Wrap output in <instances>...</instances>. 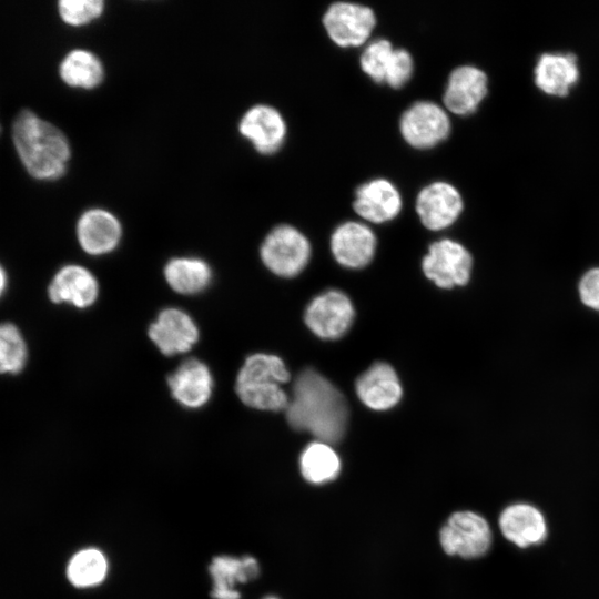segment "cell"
I'll return each mask as SVG.
<instances>
[{"mask_svg":"<svg viewBox=\"0 0 599 599\" xmlns=\"http://www.w3.org/2000/svg\"><path fill=\"white\" fill-rule=\"evenodd\" d=\"M285 412L294 429L308 432L317 440L329 445L344 437L349 416L343 394L311 368L296 377Z\"/></svg>","mask_w":599,"mask_h":599,"instance_id":"1","label":"cell"},{"mask_svg":"<svg viewBox=\"0 0 599 599\" xmlns=\"http://www.w3.org/2000/svg\"><path fill=\"white\" fill-rule=\"evenodd\" d=\"M11 134L17 154L31 177L50 182L64 176L71 146L57 125L26 109L14 118Z\"/></svg>","mask_w":599,"mask_h":599,"instance_id":"2","label":"cell"},{"mask_svg":"<svg viewBox=\"0 0 599 599\" xmlns=\"http://www.w3.org/2000/svg\"><path fill=\"white\" fill-rule=\"evenodd\" d=\"M290 380L284 362L276 355H250L236 377L235 390L248 407L280 412L287 407L288 396L282 385Z\"/></svg>","mask_w":599,"mask_h":599,"instance_id":"3","label":"cell"},{"mask_svg":"<svg viewBox=\"0 0 599 599\" xmlns=\"http://www.w3.org/2000/svg\"><path fill=\"white\" fill-rule=\"evenodd\" d=\"M260 254L264 265L275 275L293 277L307 265L311 244L306 236L288 224L272 229L265 236Z\"/></svg>","mask_w":599,"mask_h":599,"instance_id":"4","label":"cell"},{"mask_svg":"<svg viewBox=\"0 0 599 599\" xmlns=\"http://www.w3.org/2000/svg\"><path fill=\"white\" fill-rule=\"evenodd\" d=\"M448 555L463 558L484 556L491 546L493 535L487 520L473 511H457L443 526L439 535Z\"/></svg>","mask_w":599,"mask_h":599,"instance_id":"5","label":"cell"},{"mask_svg":"<svg viewBox=\"0 0 599 599\" xmlns=\"http://www.w3.org/2000/svg\"><path fill=\"white\" fill-rule=\"evenodd\" d=\"M427 278L441 288L466 285L470 278L473 257L460 243L443 238L432 243L422 263Z\"/></svg>","mask_w":599,"mask_h":599,"instance_id":"6","label":"cell"},{"mask_svg":"<svg viewBox=\"0 0 599 599\" xmlns=\"http://www.w3.org/2000/svg\"><path fill=\"white\" fill-rule=\"evenodd\" d=\"M399 131L410 146L426 150L448 138L450 120L447 112L438 104L418 101L400 116Z\"/></svg>","mask_w":599,"mask_h":599,"instance_id":"7","label":"cell"},{"mask_svg":"<svg viewBox=\"0 0 599 599\" xmlns=\"http://www.w3.org/2000/svg\"><path fill=\"white\" fill-rule=\"evenodd\" d=\"M354 306L346 294L337 290L326 291L307 305L304 321L319 338H341L354 321Z\"/></svg>","mask_w":599,"mask_h":599,"instance_id":"8","label":"cell"},{"mask_svg":"<svg viewBox=\"0 0 599 599\" xmlns=\"http://www.w3.org/2000/svg\"><path fill=\"white\" fill-rule=\"evenodd\" d=\"M323 24L331 40L338 47H359L372 34L376 16L366 6L338 1L328 7Z\"/></svg>","mask_w":599,"mask_h":599,"instance_id":"9","label":"cell"},{"mask_svg":"<svg viewBox=\"0 0 599 599\" xmlns=\"http://www.w3.org/2000/svg\"><path fill=\"white\" fill-rule=\"evenodd\" d=\"M237 130L262 155H272L280 151L287 134L286 122L281 112L262 103L250 106L242 114Z\"/></svg>","mask_w":599,"mask_h":599,"instance_id":"10","label":"cell"},{"mask_svg":"<svg viewBox=\"0 0 599 599\" xmlns=\"http://www.w3.org/2000/svg\"><path fill=\"white\" fill-rule=\"evenodd\" d=\"M464 201L459 191L443 181L433 182L420 190L416 212L423 225L432 231L450 226L460 215Z\"/></svg>","mask_w":599,"mask_h":599,"instance_id":"11","label":"cell"},{"mask_svg":"<svg viewBox=\"0 0 599 599\" xmlns=\"http://www.w3.org/2000/svg\"><path fill=\"white\" fill-rule=\"evenodd\" d=\"M75 231L81 248L94 256L114 251L122 237L120 220L103 207L85 210L78 219Z\"/></svg>","mask_w":599,"mask_h":599,"instance_id":"12","label":"cell"},{"mask_svg":"<svg viewBox=\"0 0 599 599\" xmlns=\"http://www.w3.org/2000/svg\"><path fill=\"white\" fill-rule=\"evenodd\" d=\"M498 525L504 537L519 548L538 546L548 535L545 515L528 502L507 506L499 516Z\"/></svg>","mask_w":599,"mask_h":599,"instance_id":"13","label":"cell"},{"mask_svg":"<svg viewBox=\"0 0 599 599\" xmlns=\"http://www.w3.org/2000/svg\"><path fill=\"white\" fill-rule=\"evenodd\" d=\"M488 91L486 73L474 65H460L454 69L444 91L445 108L457 115L474 113Z\"/></svg>","mask_w":599,"mask_h":599,"instance_id":"14","label":"cell"},{"mask_svg":"<svg viewBox=\"0 0 599 599\" xmlns=\"http://www.w3.org/2000/svg\"><path fill=\"white\" fill-rule=\"evenodd\" d=\"M149 337L162 354L171 356L189 352L199 339V329L189 314L171 307L150 325Z\"/></svg>","mask_w":599,"mask_h":599,"instance_id":"15","label":"cell"},{"mask_svg":"<svg viewBox=\"0 0 599 599\" xmlns=\"http://www.w3.org/2000/svg\"><path fill=\"white\" fill-rule=\"evenodd\" d=\"M374 232L364 223L348 221L338 225L331 237L335 260L348 268H362L369 264L376 251Z\"/></svg>","mask_w":599,"mask_h":599,"instance_id":"16","label":"cell"},{"mask_svg":"<svg viewBox=\"0 0 599 599\" xmlns=\"http://www.w3.org/2000/svg\"><path fill=\"white\" fill-rule=\"evenodd\" d=\"M355 390L361 402L373 410L393 408L403 395L395 369L383 362L373 364L357 378Z\"/></svg>","mask_w":599,"mask_h":599,"instance_id":"17","label":"cell"},{"mask_svg":"<svg viewBox=\"0 0 599 599\" xmlns=\"http://www.w3.org/2000/svg\"><path fill=\"white\" fill-rule=\"evenodd\" d=\"M402 206L399 191L386 179H374L358 186L353 202L355 212L372 223L394 220Z\"/></svg>","mask_w":599,"mask_h":599,"instance_id":"18","label":"cell"},{"mask_svg":"<svg viewBox=\"0 0 599 599\" xmlns=\"http://www.w3.org/2000/svg\"><path fill=\"white\" fill-rule=\"evenodd\" d=\"M172 396L184 407L200 408L212 394L213 378L209 367L201 361H184L169 378Z\"/></svg>","mask_w":599,"mask_h":599,"instance_id":"19","label":"cell"},{"mask_svg":"<svg viewBox=\"0 0 599 599\" xmlns=\"http://www.w3.org/2000/svg\"><path fill=\"white\" fill-rule=\"evenodd\" d=\"M98 294L95 277L80 265L63 266L49 286V297L52 302H65L80 308L91 306Z\"/></svg>","mask_w":599,"mask_h":599,"instance_id":"20","label":"cell"},{"mask_svg":"<svg viewBox=\"0 0 599 599\" xmlns=\"http://www.w3.org/2000/svg\"><path fill=\"white\" fill-rule=\"evenodd\" d=\"M535 83L551 97H565L579 79V67L572 53H544L538 59Z\"/></svg>","mask_w":599,"mask_h":599,"instance_id":"21","label":"cell"},{"mask_svg":"<svg viewBox=\"0 0 599 599\" xmlns=\"http://www.w3.org/2000/svg\"><path fill=\"white\" fill-rule=\"evenodd\" d=\"M209 571L213 580L211 596L214 599H240L235 586L256 578L260 567L251 556L238 558L225 555L215 557Z\"/></svg>","mask_w":599,"mask_h":599,"instance_id":"22","label":"cell"},{"mask_svg":"<svg viewBox=\"0 0 599 599\" xmlns=\"http://www.w3.org/2000/svg\"><path fill=\"white\" fill-rule=\"evenodd\" d=\"M59 77L70 88L93 90L102 84L105 69L94 52L77 48L69 51L61 60Z\"/></svg>","mask_w":599,"mask_h":599,"instance_id":"23","label":"cell"},{"mask_svg":"<svg viewBox=\"0 0 599 599\" xmlns=\"http://www.w3.org/2000/svg\"><path fill=\"white\" fill-rule=\"evenodd\" d=\"M164 276L173 291L184 295L204 291L212 280L206 262L197 257H175L164 267Z\"/></svg>","mask_w":599,"mask_h":599,"instance_id":"24","label":"cell"},{"mask_svg":"<svg viewBox=\"0 0 599 599\" xmlns=\"http://www.w3.org/2000/svg\"><path fill=\"white\" fill-rule=\"evenodd\" d=\"M301 473L312 484H324L335 479L341 471V459L329 444L311 443L300 458Z\"/></svg>","mask_w":599,"mask_h":599,"instance_id":"25","label":"cell"},{"mask_svg":"<svg viewBox=\"0 0 599 599\" xmlns=\"http://www.w3.org/2000/svg\"><path fill=\"white\" fill-rule=\"evenodd\" d=\"M108 573V560L97 548H85L75 552L68 562L67 577L78 588L100 585Z\"/></svg>","mask_w":599,"mask_h":599,"instance_id":"26","label":"cell"},{"mask_svg":"<svg viewBox=\"0 0 599 599\" xmlns=\"http://www.w3.org/2000/svg\"><path fill=\"white\" fill-rule=\"evenodd\" d=\"M26 359L27 347L19 329L10 323L0 324V374L19 373Z\"/></svg>","mask_w":599,"mask_h":599,"instance_id":"27","label":"cell"},{"mask_svg":"<svg viewBox=\"0 0 599 599\" xmlns=\"http://www.w3.org/2000/svg\"><path fill=\"white\" fill-rule=\"evenodd\" d=\"M105 10L103 0H61L58 13L70 27H84L98 20Z\"/></svg>","mask_w":599,"mask_h":599,"instance_id":"28","label":"cell"},{"mask_svg":"<svg viewBox=\"0 0 599 599\" xmlns=\"http://www.w3.org/2000/svg\"><path fill=\"white\" fill-rule=\"evenodd\" d=\"M394 50L392 43L386 39H378L367 44L359 59L363 72L376 83H385Z\"/></svg>","mask_w":599,"mask_h":599,"instance_id":"29","label":"cell"},{"mask_svg":"<svg viewBox=\"0 0 599 599\" xmlns=\"http://www.w3.org/2000/svg\"><path fill=\"white\" fill-rule=\"evenodd\" d=\"M414 62L410 53L405 49H395L388 64L385 83L390 88H402L410 78Z\"/></svg>","mask_w":599,"mask_h":599,"instance_id":"30","label":"cell"},{"mask_svg":"<svg viewBox=\"0 0 599 599\" xmlns=\"http://www.w3.org/2000/svg\"><path fill=\"white\" fill-rule=\"evenodd\" d=\"M577 290L580 302L599 312V266L591 267L581 275Z\"/></svg>","mask_w":599,"mask_h":599,"instance_id":"31","label":"cell"},{"mask_svg":"<svg viewBox=\"0 0 599 599\" xmlns=\"http://www.w3.org/2000/svg\"><path fill=\"white\" fill-rule=\"evenodd\" d=\"M6 284H7L6 272L2 268V266L0 265V296L2 295V293H3L4 288H6Z\"/></svg>","mask_w":599,"mask_h":599,"instance_id":"32","label":"cell"},{"mask_svg":"<svg viewBox=\"0 0 599 599\" xmlns=\"http://www.w3.org/2000/svg\"><path fill=\"white\" fill-rule=\"evenodd\" d=\"M265 599H276V598H274V597H267V598H265Z\"/></svg>","mask_w":599,"mask_h":599,"instance_id":"33","label":"cell"},{"mask_svg":"<svg viewBox=\"0 0 599 599\" xmlns=\"http://www.w3.org/2000/svg\"><path fill=\"white\" fill-rule=\"evenodd\" d=\"M0 134H1V125H0Z\"/></svg>","mask_w":599,"mask_h":599,"instance_id":"34","label":"cell"}]
</instances>
